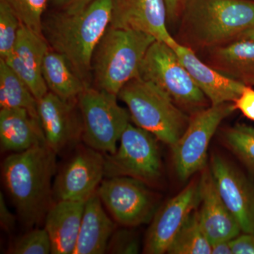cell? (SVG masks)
Here are the masks:
<instances>
[{"instance_id":"obj_28","label":"cell","mask_w":254,"mask_h":254,"mask_svg":"<svg viewBox=\"0 0 254 254\" xmlns=\"http://www.w3.org/2000/svg\"><path fill=\"white\" fill-rule=\"evenodd\" d=\"M21 23L11 7L0 0V59L12 51Z\"/></svg>"},{"instance_id":"obj_35","label":"cell","mask_w":254,"mask_h":254,"mask_svg":"<svg viewBox=\"0 0 254 254\" xmlns=\"http://www.w3.org/2000/svg\"><path fill=\"white\" fill-rule=\"evenodd\" d=\"M168 11V21L173 22L181 16L186 0H165Z\"/></svg>"},{"instance_id":"obj_13","label":"cell","mask_w":254,"mask_h":254,"mask_svg":"<svg viewBox=\"0 0 254 254\" xmlns=\"http://www.w3.org/2000/svg\"><path fill=\"white\" fill-rule=\"evenodd\" d=\"M209 167L222 200L242 232L254 235V182L220 155H212Z\"/></svg>"},{"instance_id":"obj_19","label":"cell","mask_w":254,"mask_h":254,"mask_svg":"<svg viewBox=\"0 0 254 254\" xmlns=\"http://www.w3.org/2000/svg\"><path fill=\"white\" fill-rule=\"evenodd\" d=\"M86 202L58 200L45 218V229L53 254H73L77 242Z\"/></svg>"},{"instance_id":"obj_8","label":"cell","mask_w":254,"mask_h":254,"mask_svg":"<svg viewBox=\"0 0 254 254\" xmlns=\"http://www.w3.org/2000/svg\"><path fill=\"white\" fill-rule=\"evenodd\" d=\"M158 139L131 123L123 132L115 153L105 155V177H128L149 185L162 174Z\"/></svg>"},{"instance_id":"obj_11","label":"cell","mask_w":254,"mask_h":254,"mask_svg":"<svg viewBox=\"0 0 254 254\" xmlns=\"http://www.w3.org/2000/svg\"><path fill=\"white\" fill-rule=\"evenodd\" d=\"M104 177V153L82 147L55 177L53 198L56 201L86 202L96 193Z\"/></svg>"},{"instance_id":"obj_31","label":"cell","mask_w":254,"mask_h":254,"mask_svg":"<svg viewBox=\"0 0 254 254\" xmlns=\"http://www.w3.org/2000/svg\"><path fill=\"white\" fill-rule=\"evenodd\" d=\"M235 110H240L246 118L254 122V88L246 86L237 99L232 102Z\"/></svg>"},{"instance_id":"obj_25","label":"cell","mask_w":254,"mask_h":254,"mask_svg":"<svg viewBox=\"0 0 254 254\" xmlns=\"http://www.w3.org/2000/svg\"><path fill=\"white\" fill-rule=\"evenodd\" d=\"M170 254H211V244L200 225L198 207L190 215L167 252Z\"/></svg>"},{"instance_id":"obj_29","label":"cell","mask_w":254,"mask_h":254,"mask_svg":"<svg viewBox=\"0 0 254 254\" xmlns=\"http://www.w3.org/2000/svg\"><path fill=\"white\" fill-rule=\"evenodd\" d=\"M52 245L46 229H36L18 238L8 253L11 254H49Z\"/></svg>"},{"instance_id":"obj_14","label":"cell","mask_w":254,"mask_h":254,"mask_svg":"<svg viewBox=\"0 0 254 254\" xmlns=\"http://www.w3.org/2000/svg\"><path fill=\"white\" fill-rule=\"evenodd\" d=\"M78 103H70L48 91L38 100V112L46 143L57 155L82 140L83 125Z\"/></svg>"},{"instance_id":"obj_24","label":"cell","mask_w":254,"mask_h":254,"mask_svg":"<svg viewBox=\"0 0 254 254\" xmlns=\"http://www.w3.org/2000/svg\"><path fill=\"white\" fill-rule=\"evenodd\" d=\"M0 108H21L40 120L38 100L26 83L0 59Z\"/></svg>"},{"instance_id":"obj_26","label":"cell","mask_w":254,"mask_h":254,"mask_svg":"<svg viewBox=\"0 0 254 254\" xmlns=\"http://www.w3.org/2000/svg\"><path fill=\"white\" fill-rule=\"evenodd\" d=\"M224 144L254 175V127L237 124L222 133Z\"/></svg>"},{"instance_id":"obj_10","label":"cell","mask_w":254,"mask_h":254,"mask_svg":"<svg viewBox=\"0 0 254 254\" xmlns=\"http://www.w3.org/2000/svg\"><path fill=\"white\" fill-rule=\"evenodd\" d=\"M147 185L131 177H111L102 181L97 193L115 221L136 227L150 221L155 213V196Z\"/></svg>"},{"instance_id":"obj_22","label":"cell","mask_w":254,"mask_h":254,"mask_svg":"<svg viewBox=\"0 0 254 254\" xmlns=\"http://www.w3.org/2000/svg\"><path fill=\"white\" fill-rule=\"evenodd\" d=\"M103 204L97 191L86 200L73 254L106 253L110 237L115 230V225L105 213Z\"/></svg>"},{"instance_id":"obj_36","label":"cell","mask_w":254,"mask_h":254,"mask_svg":"<svg viewBox=\"0 0 254 254\" xmlns=\"http://www.w3.org/2000/svg\"><path fill=\"white\" fill-rule=\"evenodd\" d=\"M211 254H232L230 241H220L211 244Z\"/></svg>"},{"instance_id":"obj_32","label":"cell","mask_w":254,"mask_h":254,"mask_svg":"<svg viewBox=\"0 0 254 254\" xmlns=\"http://www.w3.org/2000/svg\"><path fill=\"white\" fill-rule=\"evenodd\" d=\"M232 254H254V234L242 232L230 241Z\"/></svg>"},{"instance_id":"obj_16","label":"cell","mask_w":254,"mask_h":254,"mask_svg":"<svg viewBox=\"0 0 254 254\" xmlns=\"http://www.w3.org/2000/svg\"><path fill=\"white\" fill-rule=\"evenodd\" d=\"M49 46L44 37L21 23L12 51L4 60L30 88L37 100L48 93L43 64Z\"/></svg>"},{"instance_id":"obj_33","label":"cell","mask_w":254,"mask_h":254,"mask_svg":"<svg viewBox=\"0 0 254 254\" xmlns=\"http://www.w3.org/2000/svg\"><path fill=\"white\" fill-rule=\"evenodd\" d=\"M0 225L2 230L7 232L12 231L15 225L14 215L8 208L2 192L0 193Z\"/></svg>"},{"instance_id":"obj_17","label":"cell","mask_w":254,"mask_h":254,"mask_svg":"<svg viewBox=\"0 0 254 254\" xmlns=\"http://www.w3.org/2000/svg\"><path fill=\"white\" fill-rule=\"evenodd\" d=\"M199 192L200 225L210 244L230 241L242 233L240 224L219 193L210 167L201 171Z\"/></svg>"},{"instance_id":"obj_27","label":"cell","mask_w":254,"mask_h":254,"mask_svg":"<svg viewBox=\"0 0 254 254\" xmlns=\"http://www.w3.org/2000/svg\"><path fill=\"white\" fill-rule=\"evenodd\" d=\"M19 18L23 25L43 36V15L48 0H3Z\"/></svg>"},{"instance_id":"obj_5","label":"cell","mask_w":254,"mask_h":254,"mask_svg":"<svg viewBox=\"0 0 254 254\" xmlns=\"http://www.w3.org/2000/svg\"><path fill=\"white\" fill-rule=\"evenodd\" d=\"M118 97L128 107L136 126L170 147L178 141L190 123V115L158 87L141 78L128 81Z\"/></svg>"},{"instance_id":"obj_7","label":"cell","mask_w":254,"mask_h":254,"mask_svg":"<svg viewBox=\"0 0 254 254\" xmlns=\"http://www.w3.org/2000/svg\"><path fill=\"white\" fill-rule=\"evenodd\" d=\"M118 95L90 86L78 100L83 125L82 141L104 154L115 153L131 120L128 110L118 104Z\"/></svg>"},{"instance_id":"obj_21","label":"cell","mask_w":254,"mask_h":254,"mask_svg":"<svg viewBox=\"0 0 254 254\" xmlns=\"http://www.w3.org/2000/svg\"><path fill=\"white\" fill-rule=\"evenodd\" d=\"M208 51L210 66L245 86H254V41L235 40Z\"/></svg>"},{"instance_id":"obj_15","label":"cell","mask_w":254,"mask_h":254,"mask_svg":"<svg viewBox=\"0 0 254 254\" xmlns=\"http://www.w3.org/2000/svg\"><path fill=\"white\" fill-rule=\"evenodd\" d=\"M165 0H113L110 27L146 33L172 46L177 41L167 28Z\"/></svg>"},{"instance_id":"obj_2","label":"cell","mask_w":254,"mask_h":254,"mask_svg":"<svg viewBox=\"0 0 254 254\" xmlns=\"http://www.w3.org/2000/svg\"><path fill=\"white\" fill-rule=\"evenodd\" d=\"M112 6L113 0H93L81 11H60L43 21L42 32L48 46L63 55L88 85L92 59L109 27Z\"/></svg>"},{"instance_id":"obj_20","label":"cell","mask_w":254,"mask_h":254,"mask_svg":"<svg viewBox=\"0 0 254 254\" xmlns=\"http://www.w3.org/2000/svg\"><path fill=\"white\" fill-rule=\"evenodd\" d=\"M44 143L46 140L41 122L28 110H0V145L2 151L20 153Z\"/></svg>"},{"instance_id":"obj_30","label":"cell","mask_w":254,"mask_h":254,"mask_svg":"<svg viewBox=\"0 0 254 254\" xmlns=\"http://www.w3.org/2000/svg\"><path fill=\"white\" fill-rule=\"evenodd\" d=\"M139 243L135 234L126 229L115 230L110 237L106 253L116 254H138Z\"/></svg>"},{"instance_id":"obj_9","label":"cell","mask_w":254,"mask_h":254,"mask_svg":"<svg viewBox=\"0 0 254 254\" xmlns=\"http://www.w3.org/2000/svg\"><path fill=\"white\" fill-rule=\"evenodd\" d=\"M232 103L210 105L193 114L183 134L171 147L177 176L187 181L207 167L210 142L222 122L235 112Z\"/></svg>"},{"instance_id":"obj_23","label":"cell","mask_w":254,"mask_h":254,"mask_svg":"<svg viewBox=\"0 0 254 254\" xmlns=\"http://www.w3.org/2000/svg\"><path fill=\"white\" fill-rule=\"evenodd\" d=\"M43 76L48 91L70 103H78V98L90 86L75 72L66 58L49 48L43 64Z\"/></svg>"},{"instance_id":"obj_4","label":"cell","mask_w":254,"mask_h":254,"mask_svg":"<svg viewBox=\"0 0 254 254\" xmlns=\"http://www.w3.org/2000/svg\"><path fill=\"white\" fill-rule=\"evenodd\" d=\"M155 41L142 32L109 26L92 59L91 75L95 88L118 95L128 81L139 77L145 54Z\"/></svg>"},{"instance_id":"obj_6","label":"cell","mask_w":254,"mask_h":254,"mask_svg":"<svg viewBox=\"0 0 254 254\" xmlns=\"http://www.w3.org/2000/svg\"><path fill=\"white\" fill-rule=\"evenodd\" d=\"M139 77L158 87L190 116L211 105L176 53L163 42L155 41L148 48Z\"/></svg>"},{"instance_id":"obj_37","label":"cell","mask_w":254,"mask_h":254,"mask_svg":"<svg viewBox=\"0 0 254 254\" xmlns=\"http://www.w3.org/2000/svg\"><path fill=\"white\" fill-rule=\"evenodd\" d=\"M238 39H248L254 41V26L250 28V29L247 30V31L244 32V33L239 37Z\"/></svg>"},{"instance_id":"obj_1","label":"cell","mask_w":254,"mask_h":254,"mask_svg":"<svg viewBox=\"0 0 254 254\" xmlns=\"http://www.w3.org/2000/svg\"><path fill=\"white\" fill-rule=\"evenodd\" d=\"M57 153L46 143L6 157L1 165L5 188L23 223L38 225L46 218L53 198L52 180Z\"/></svg>"},{"instance_id":"obj_18","label":"cell","mask_w":254,"mask_h":254,"mask_svg":"<svg viewBox=\"0 0 254 254\" xmlns=\"http://www.w3.org/2000/svg\"><path fill=\"white\" fill-rule=\"evenodd\" d=\"M176 53L197 86L204 93L210 105L232 103L238 98L245 85L227 77L196 56L194 50L177 41L170 46Z\"/></svg>"},{"instance_id":"obj_34","label":"cell","mask_w":254,"mask_h":254,"mask_svg":"<svg viewBox=\"0 0 254 254\" xmlns=\"http://www.w3.org/2000/svg\"><path fill=\"white\" fill-rule=\"evenodd\" d=\"M93 0H53V3L60 11L76 12L84 9Z\"/></svg>"},{"instance_id":"obj_12","label":"cell","mask_w":254,"mask_h":254,"mask_svg":"<svg viewBox=\"0 0 254 254\" xmlns=\"http://www.w3.org/2000/svg\"><path fill=\"white\" fill-rule=\"evenodd\" d=\"M199 203V180H193L155 212L145 235L143 253H167L177 233Z\"/></svg>"},{"instance_id":"obj_3","label":"cell","mask_w":254,"mask_h":254,"mask_svg":"<svg viewBox=\"0 0 254 254\" xmlns=\"http://www.w3.org/2000/svg\"><path fill=\"white\" fill-rule=\"evenodd\" d=\"M180 17L185 46L212 49L238 39L254 26V1L186 0Z\"/></svg>"}]
</instances>
